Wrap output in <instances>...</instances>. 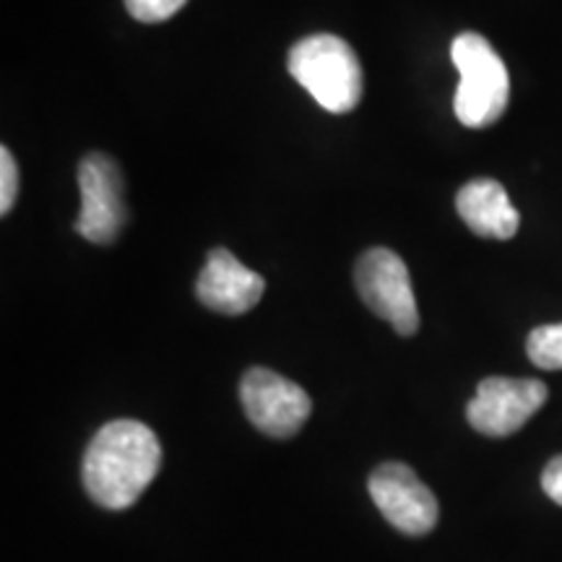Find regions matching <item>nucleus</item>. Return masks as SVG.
Instances as JSON below:
<instances>
[{
  "mask_svg": "<svg viewBox=\"0 0 562 562\" xmlns=\"http://www.w3.org/2000/svg\"><path fill=\"white\" fill-rule=\"evenodd\" d=\"M547 396V385L531 378H484L467 406V419L487 438H508L542 409Z\"/></svg>",
  "mask_w": 562,
  "mask_h": 562,
  "instance_id": "5",
  "label": "nucleus"
},
{
  "mask_svg": "<svg viewBox=\"0 0 562 562\" xmlns=\"http://www.w3.org/2000/svg\"><path fill=\"white\" fill-rule=\"evenodd\" d=\"M19 193V170L9 146L0 149V214H9Z\"/></svg>",
  "mask_w": 562,
  "mask_h": 562,
  "instance_id": "13",
  "label": "nucleus"
},
{
  "mask_svg": "<svg viewBox=\"0 0 562 562\" xmlns=\"http://www.w3.org/2000/svg\"><path fill=\"white\" fill-rule=\"evenodd\" d=\"M161 467V446L144 422L115 419L94 435L83 456V487L97 505L125 510Z\"/></svg>",
  "mask_w": 562,
  "mask_h": 562,
  "instance_id": "1",
  "label": "nucleus"
},
{
  "mask_svg": "<svg viewBox=\"0 0 562 562\" xmlns=\"http://www.w3.org/2000/svg\"><path fill=\"white\" fill-rule=\"evenodd\" d=\"M357 290L372 313L389 321L402 336L419 328V311L414 300L409 269L389 248H372L357 263Z\"/></svg>",
  "mask_w": 562,
  "mask_h": 562,
  "instance_id": "4",
  "label": "nucleus"
},
{
  "mask_svg": "<svg viewBox=\"0 0 562 562\" xmlns=\"http://www.w3.org/2000/svg\"><path fill=\"white\" fill-rule=\"evenodd\" d=\"M81 211L76 232L89 243L110 245L121 235L125 222L121 167L104 154H89L79 167Z\"/></svg>",
  "mask_w": 562,
  "mask_h": 562,
  "instance_id": "8",
  "label": "nucleus"
},
{
  "mask_svg": "<svg viewBox=\"0 0 562 562\" xmlns=\"http://www.w3.org/2000/svg\"><path fill=\"white\" fill-rule=\"evenodd\" d=\"M526 355L542 370H562V323L533 328L526 339Z\"/></svg>",
  "mask_w": 562,
  "mask_h": 562,
  "instance_id": "11",
  "label": "nucleus"
},
{
  "mask_svg": "<svg viewBox=\"0 0 562 562\" xmlns=\"http://www.w3.org/2000/svg\"><path fill=\"white\" fill-rule=\"evenodd\" d=\"M286 68L323 110L344 115L362 100V66L349 42L336 34H311L290 50Z\"/></svg>",
  "mask_w": 562,
  "mask_h": 562,
  "instance_id": "2",
  "label": "nucleus"
},
{
  "mask_svg": "<svg viewBox=\"0 0 562 562\" xmlns=\"http://www.w3.org/2000/svg\"><path fill=\"white\" fill-rule=\"evenodd\" d=\"M456 211L474 235L487 240H510L521 224L505 188L490 178L467 182L456 195Z\"/></svg>",
  "mask_w": 562,
  "mask_h": 562,
  "instance_id": "10",
  "label": "nucleus"
},
{
  "mask_svg": "<svg viewBox=\"0 0 562 562\" xmlns=\"http://www.w3.org/2000/svg\"><path fill=\"white\" fill-rule=\"evenodd\" d=\"M542 490L552 503L562 505V456H554V459L544 467Z\"/></svg>",
  "mask_w": 562,
  "mask_h": 562,
  "instance_id": "14",
  "label": "nucleus"
},
{
  "mask_svg": "<svg viewBox=\"0 0 562 562\" xmlns=\"http://www.w3.org/2000/svg\"><path fill=\"white\" fill-rule=\"evenodd\" d=\"M186 3L188 0H125V9L144 24H157V21L172 19Z\"/></svg>",
  "mask_w": 562,
  "mask_h": 562,
  "instance_id": "12",
  "label": "nucleus"
},
{
  "mask_svg": "<svg viewBox=\"0 0 562 562\" xmlns=\"http://www.w3.org/2000/svg\"><path fill=\"white\" fill-rule=\"evenodd\" d=\"M240 398L248 419L271 438L297 435L313 409L311 396L302 385L266 368H252L245 372Z\"/></svg>",
  "mask_w": 562,
  "mask_h": 562,
  "instance_id": "6",
  "label": "nucleus"
},
{
  "mask_svg": "<svg viewBox=\"0 0 562 562\" xmlns=\"http://www.w3.org/2000/svg\"><path fill=\"white\" fill-rule=\"evenodd\" d=\"M370 497L393 529L409 537H425L438 524L440 508L432 490L414 474L412 467L389 461L370 474Z\"/></svg>",
  "mask_w": 562,
  "mask_h": 562,
  "instance_id": "7",
  "label": "nucleus"
},
{
  "mask_svg": "<svg viewBox=\"0 0 562 562\" xmlns=\"http://www.w3.org/2000/svg\"><path fill=\"white\" fill-rule=\"evenodd\" d=\"M263 277L243 266L224 248L209 252L206 266L195 281V294L203 305L224 315H243L252 311L258 300L263 297Z\"/></svg>",
  "mask_w": 562,
  "mask_h": 562,
  "instance_id": "9",
  "label": "nucleus"
},
{
  "mask_svg": "<svg viewBox=\"0 0 562 562\" xmlns=\"http://www.w3.org/2000/svg\"><path fill=\"white\" fill-rule=\"evenodd\" d=\"M459 68V89L453 97L456 117L467 128H487L503 117L510 100V76L501 55L482 34L463 32L451 45Z\"/></svg>",
  "mask_w": 562,
  "mask_h": 562,
  "instance_id": "3",
  "label": "nucleus"
}]
</instances>
